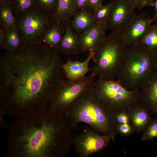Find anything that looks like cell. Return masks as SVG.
Masks as SVG:
<instances>
[{"instance_id":"obj_1","label":"cell","mask_w":157,"mask_h":157,"mask_svg":"<svg viewBox=\"0 0 157 157\" xmlns=\"http://www.w3.org/2000/svg\"><path fill=\"white\" fill-rule=\"evenodd\" d=\"M57 49L42 43L0 57V109L18 117L48 108L65 79Z\"/></svg>"},{"instance_id":"obj_17","label":"cell","mask_w":157,"mask_h":157,"mask_svg":"<svg viewBox=\"0 0 157 157\" xmlns=\"http://www.w3.org/2000/svg\"><path fill=\"white\" fill-rule=\"evenodd\" d=\"M93 13L86 8L76 12L72 19L71 25L72 29L81 33L95 24L93 18Z\"/></svg>"},{"instance_id":"obj_12","label":"cell","mask_w":157,"mask_h":157,"mask_svg":"<svg viewBox=\"0 0 157 157\" xmlns=\"http://www.w3.org/2000/svg\"><path fill=\"white\" fill-rule=\"evenodd\" d=\"M140 103L157 115V69L146 79L140 90Z\"/></svg>"},{"instance_id":"obj_9","label":"cell","mask_w":157,"mask_h":157,"mask_svg":"<svg viewBox=\"0 0 157 157\" xmlns=\"http://www.w3.org/2000/svg\"><path fill=\"white\" fill-rule=\"evenodd\" d=\"M113 135H102L90 126L85 128L79 135L72 140L75 151L80 157H88L106 148L111 140Z\"/></svg>"},{"instance_id":"obj_26","label":"cell","mask_w":157,"mask_h":157,"mask_svg":"<svg viewBox=\"0 0 157 157\" xmlns=\"http://www.w3.org/2000/svg\"><path fill=\"white\" fill-rule=\"evenodd\" d=\"M38 6L44 9L52 11L54 13L56 11L57 0H36Z\"/></svg>"},{"instance_id":"obj_4","label":"cell","mask_w":157,"mask_h":157,"mask_svg":"<svg viewBox=\"0 0 157 157\" xmlns=\"http://www.w3.org/2000/svg\"><path fill=\"white\" fill-rule=\"evenodd\" d=\"M129 47L120 33L113 32L94 51V63L90 71L103 79L115 80L127 55Z\"/></svg>"},{"instance_id":"obj_8","label":"cell","mask_w":157,"mask_h":157,"mask_svg":"<svg viewBox=\"0 0 157 157\" xmlns=\"http://www.w3.org/2000/svg\"><path fill=\"white\" fill-rule=\"evenodd\" d=\"M96 76L93 73L80 80L65 79L53 96L49 108L63 115L73 103L82 94L94 88Z\"/></svg>"},{"instance_id":"obj_30","label":"cell","mask_w":157,"mask_h":157,"mask_svg":"<svg viewBox=\"0 0 157 157\" xmlns=\"http://www.w3.org/2000/svg\"><path fill=\"white\" fill-rule=\"evenodd\" d=\"M103 0H87L84 8L89 9L93 13L103 5Z\"/></svg>"},{"instance_id":"obj_27","label":"cell","mask_w":157,"mask_h":157,"mask_svg":"<svg viewBox=\"0 0 157 157\" xmlns=\"http://www.w3.org/2000/svg\"><path fill=\"white\" fill-rule=\"evenodd\" d=\"M116 130L121 135L124 136L130 135L135 131L130 123L117 124Z\"/></svg>"},{"instance_id":"obj_20","label":"cell","mask_w":157,"mask_h":157,"mask_svg":"<svg viewBox=\"0 0 157 157\" xmlns=\"http://www.w3.org/2000/svg\"><path fill=\"white\" fill-rule=\"evenodd\" d=\"M57 1L55 17L57 23L60 24L67 19H71L75 13L74 0H57Z\"/></svg>"},{"instance_id":"obj_5","label":"cell","mask_w":157,"mask_h":157,"mask_svg":"<svg viewBox=\"0 0 157 157\" xmlns=\"http://www.w3.org/2000/svg\"><path fill=\"white\" fill-rule=\"evenodd\" d=\"M156 56L138 44L129 47L117 80L128 90H140L156 69Z\"/></svg>"},{"instance_id":"obj_33","label":"cell","mask_w":157,"mask_h":157,"mask_svg":"<svg viewBox=\"0 0 157 157\" xmlns=\"http://www.w3.org/2000/svg\"><path fill=\"white\" fill-rule=\"evenodd\" d=\"M154 13L152 18L153 21H155L157 19V0H155L153 6Z\"/></svg>"},{"instance_id":"obj_19","label":"cell","mask_w":157,"mask_h":157,"mask_svg":"<svg viewBox=\"0 0 157 157\" xmlns=\"http://www.w3.org/2000/svg\"><path fill=\"white\" fill-rule=\"evenodd\" d=\"M65 31L63 23H56L43 35L42 38V43L58 50L61 37Z\"/></svg>"},{"instance_id":"obj_14","label":"cell","mask_w":157,"mask_h":157,"mask_svg":"<svg viewBox=\"0 0 157 157\" xmlns=\"http://www.w3.org/2000/svg\"><path fill=\"white\" fill-rule=\"evenodd\" d=\"M63 23L65 31L61 37L58 50L65 54L77 55L82 51L80 43L81 33L72 29L71 25V19L65 20Z\"/></svg>"},{"instance_id":"obj_15","label":"cell","mask_w":157,"mask_h":157,"mask_svg":"<svg viewBox=\"0 0 157 157\" xmlns=\"http://www.w3.org/2000/svg\"><path fill=\"white\" fill-rule=\"evenodd\" d=\"M94 51H90L87 58L83 61H67L63 65V68L67 79L72 81H77L84 77L86 74L90 71L89 64L92 59Z\"/></svg>"},{"instance_id":"obj_29","label":"cell","mask_w":157,"mask_h":157,"mask_svg":"<svg viewBox=\"0 0 157 157\" xmlns=\"http://www.w3.org/2000/svg\"><path fill=\"white\" fill-rule=\"evenodd\" d=\"M135 9L141 10L148 6H153L155 0H126Z\"/></svg>"},{"instance_id":"obj_10","label":"cell","mask_w":157,"mask_h":157,"mask_svg":"<svg viewBox=\"0 0 157 157\" xmlns=\"http://www.w3.org/2000/svg\"><path fill=\"white\" fill-rule=\"evenodd\" d=\"M111 3V11L106 22L107 28L120 33L136 16L135 8L126 0H112Z\"/></svg>"},{"instance_id":"obj_25","label":"cell","mask_w":157,"mask_h":157,"mask_svg":"<svg viewBox=\"0 0 157 157\" xmlns=\"http://www.w3.org/2000/svg\"><path fill=\"white\" fill-rule=\"evenodd\" d=\"M157 138V115L151 119L144 131L141 140L142 141L151 140Z\"/></svg>"},{"instance_id":"obj_28","label":"cell","mask_w":157,"mask_h":157,"mask_svg":"<svg viewBox=\"0 0 157 157\" xmlns=\"http://www.w3.org/2000/svg\"><path fill=\"white\" fill-rule=\"evenodd\" d=\"M113 114L116 125L126 123L131 124L128 111H123L115 113Z\"/></svg>"},{"instance_id":"obj_6","label":"cell","mask_w":157,"mask_h":157,"mask_svg":"<svg viewBox=\"0 0 157 157\" xmlns=\"http://www.w3.org/2000/svg\"><path fill=\"white\" fill-rule=\"evenodd\" d=\"M15 18V26L23 39L24 47L42 44L43 35L57 23L54 12L38 6L26 10Z\"/></svg>"},{"instance_id":"obj_34","label":"cell","mask_w":157,"mask_h":157,"mask_svg":"<svg viewBox=\"0 0 157 157\" xmlns=\"http://www.w3.org/2000/svg\"><path fill=\"white\" fill-rule=\"evenodd\" d=\"M156 67L155 69H157V53L156 55Z\"/></svg>"},{"instance_id":"obj_13","label":"cell","mask_w":157,"mask_h":157,"mask_svg":"<svg viewBox=\"0 0 157 157\" xmlns=\"http://www.w3.org/2000/svg\"><path fill=\"white\" fill-rule=\"evenodd\" d=\"M106 23L95 24L82 32L80 43L82 51H94L106 36Z\"/></svg>"},{"instance_id":"obj_24","label":"cell","mask_w":157,"mask_h":157,"mask_svg":"<svg viewBox=\"0 0 157 157\" xmlns=\"http://www.w3.org/2000/svg\"><path fill=\"white\" fill-rule=\"evenodd\" d=\"M13 0V14L15 18L26 10L38 6L36 0Z\"/></svg>"},{"instance_id":"obj_3","label":"cell","mask_w":157,"mask_h":157,"mask_svg":"<svg viewBox=\"0 0 157 157\" xmlns=\"http://www.w3.org/2000/svg\"><path fill=\"white\" fill-rule=\"evenodd\" d=\"M63 116L74 130L79 123L84 122L102 135L115 136L118 133L116 130V124L113 113L97 99L93 88L80 95Z\"/></svg>"},{"instance_id":"obj_18","label":"cell","mask_w":157,"mask_h":157,"mask_svg":"<svg viewBox=\"0 0 157 157\" xmlns=\"http://www.w3.org/2000/svg\"><path fill=\"white\" fill-rule=\"evenodd\" d=\"M13 0H0V23L6 30L16 25Z\"/></svg>"},{"instance_id":"obj_11","label":"cell","mask_w":157,"mask_h":157,"mask_svg":"<svg viewBox=\"0 0 157 157\" xmlns=\"http://www.w3.org/2000/svg\"><path fill=\"white\" fill-rule=\"evenodd\" d=\"M152 18L147 14L141 12L120 33L129 47L136 44L152 26Z\"/></svg>"},{"instance_id":"obj_22","label":"cell","mask_w":157,"mask_h":157,"mask_svg":"<svg viewBox=\"0 0 157 157\" xmlns=\"http://www.w3.org/2000/svg\"><path fill=\"white\" fill-rule=\"evenodd\" d=\"M7 51L15 52L24 46L22 38L16 26L6 30Z\"/></svg>"},{"instance_id":"obj_31","label":"cell","mask_w":157,"mask_h":157,"mask_svg":"<svg viewBox=\"0 0 157 157\" xmlns=\"http://www.w3.org/2000/svg\"><path fill=\"white\" fill-rule=\"evenodd\" d=\"M6 30L1 26H0V49H7L6 36Z\"/></svg>"},{"instance_id":"obj_16","label":"cell","mask_w":157,"mask_h":157,"mask_svg":"<svg viewBox=\"0 0 157 157\" xmlns=\"http://www.w3.org/2000/svg\"><path fill=\"white\" fill-rule=\"evenodd\" d=\"M149 112L140 103L128 111L131 124L137 133L144 131L151 120Z\"/></svg>"},{"instance_id":"obj_21","label":"cell","mask_w":157,"mask_h":157,"mask_svg":"<svg viewBox=\"0 0 157 157\" xmlns=\"http://www.w3.org/2000/svg\"><path fill=\"white\" fill-rule=\"evenodd\" d=\"M136 44L146 48L156 56L157 53V24L152 25Z\"/></svg>"},{"instance_id":"obj_23","label":"cell","mask_w":157,"mask_h":157,"mask_svg":"<svg viewBox=\"0 0 157 157\" xmlns=\"http://www.w3.org/2000/svg\"><path fill=\"white\" fill-rule=\"evenodd\" d=\"M111 8V3L102 5L94 12L93 18L95 24L106 23L109 16Z\"/></svg>"},{"instance_id":"obj_7","label":"cell","mask_w":157,"mask_h":157,"mask_svg":"<svg viewBox=\"0 0 157 157\" xmlns=\"http://www.w3.org/2000/svg\"><path fill=\"white\" fill-rule=\"evenodd\" d=\"M93 91L99 102L113 114L128 111L140 103V90H128L117 80L108 81L99 78Z\"/></svg>"},{"instance_id":"obj_2","label":"cell","mask_w":157,"mask_h":157,"mask_svg":"<svg viewBox=\"0 0 157 157\" xmlns=\"http://www.w3.org/2000/svg\"><path fill=\"white\" fill-rule=\"evenodd\" d=\"M72 128L49 107L18 117L10 126L7 156L64 157L72 144Z\"/></svg>"},{"instance_id":"obj_32","label":"cell","mask_w":157,"mask_h":157,"mask_svg":"<svg viewBox=\"0 0 157 157\" xmlns=\"http://www.w3.org/2000/svg\"><path fill=\"white\" fill-rule=\"evenodd\" d=\"M87 0H74V9L75 13L83 9Z\"/></svg>"}]
</instances>
